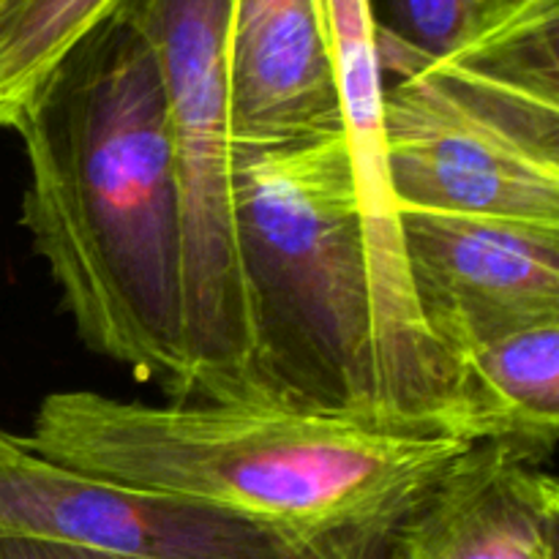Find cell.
I'll list each match as a JSON object with an SVG mask.
<instances>
[{
  "instance_id": "5bb4252c",
  "label": "cell",
  "mask_w": 559,
  "mask_h": 559,
  "mask_svg": "<svg viewBox=\"0 0 559 559\" xmlns=\"http://www.w3.org/2000/svg\"><path fill=\"white\" fill-rule=\"evenodd\" d=\"M11 440H14V435H9V431L0 429V445H5V442H11Z\"/></svg>"
},
{
  "instance_id": "5b68a950",
  "label": "cell",
  "mask_w": 559,
  "mask_h": 559,
  "mask_svg": "<svg viewBox=\"0 0 559 559\" xmlns=\"http://www.w3.org/2000/svg\"><path fill=\"white\" fill-rule=\"evenodd\" d=\"M126 9L156 55L178 183L186 374L173 402H271L235 222L229 0H140Z\"/></svg>"
},
{
  "instance_id": "4fadbf2b",
  "label": "cell",
  "mask_w": 559,
  "mask_h": 559,
  "mask_svg": "<svg viewBox=\"0 0 559 559\" xmlns=\"http://www.w3.org/2000/svg\"><path fill=\"white\" fill-rule=\"evenodd\" d=\"M0 559H109L93 551L74 549L66 544L36 538H3L0 535Z\"/></svg>"
},
{
  "instance_id": "8fae6325",
  "label": "cell",
  "mask_w": 559,
  "mask_h": 559,
  "mask_svg": "<svg viewBox=\"0 0 559 559\" xmlns=\"http://www.w3.org/2000/svg\"><path fill=\"white\" fill-rule=\"evenodd\" d=\"M129 0H0V129L14 131L63 66Z\"/></svg>"
},
{
  "instance_id": "52a82bcc",
  "label": "cell",
  "mask_w": 559,
  "mask_h": 559,
  "mask_svg": "<svg viewBox=\"0 0 559 559\" xmlns=\"http://www.w3.org/2000/svg\"><path fill=\"white\" fill-rule=\"evenodd\" d=\"M399 229L415 306L451 374L491 338L559 320V233L413 207Z\"/></svg>"
},
{
  "instance_id": "7c38bea8",
  "label": "cell",
  "mask_w": 559,
  "mask_h": 559,
  "mask_svg": "<svg viewBox=\"0 0 559 559\" xmlns=\"http://www.w3.org/2000/svg\"><path fill=\"white\" fill-rule=\"evenodd\" d=\"M497 0H388L380 31L424 58H445L475 36Z\"/></svg>"
},
{
  "instance_id": "9c48e42d",
  "label": "cell",
  "mask_w": 559,
  "mask_h": 559,
  "mask_svg": "<svg viewBox=\"0 0 559 559\" xmlns=\"http://www.w3.org/2000/svg\"><path fill=\"white\" fill-rule=\"evenodd\" d=\"M227 82L238 153L342 131L314 0H229Z\"/></svg>"
},
{
  "instance_id": "6da1fadb",
  "label": "cell",
  "mask_w": 559,
  "mask_h": 559,
  "mask_svg": "<svg viewBox=\"0 0 559 559\" xmlns=\"http://www.w3.org/2000/svg\"><path fill=\"white\" fill-rule=\"evenodd\" d=\"M36 456L229 513L300 559H385L393 535L467 442L440 429L284 402L142 404L49 393Z\"/></svg>"
},
{
  "instance_id": "277c9868",
  "label": "cell",
  "mask_w": 559,
  "mask_h": 559,
  "mask_svg": "<svg viewBox=\"0 0 559 559\" xmlns=\"http://www.w3.org/2000/svg\"><path fill=\"white\" fill-rule=\"evenodd\" d=\"M235 222L267 399L377 418L369 240L344 131L238 153Z\"/></svg>"
},
{
  "instance_id": "ba28073f",
  "label": "cell",
  "mask_w": 559,
  "mask_h": 559,
  "mask_svg": "<svg viewBox=\"0 0 559 559\" xmlns=\"http://www.w3.org/2000/svg\"><path fill=\"white\" fill-rule=\"evenodd\" d=\"M385 559H559V486L540 459L473 445L431 486Z\"/></svg>"
},
{
  "instance_id": "30bf717a",
  "label": "cell",
  "mask_w": 559,
  "mask_h": 559,
  "mask_svg": "<svg viewBox=\"0 0 559 559\" xmlns=\"http://www.w3.org/2000/svg\"><path fill=\"white\" fill-rule=\"evenodd\" d=\"M445 431L467 445H511L535 459L559 435V320L497 336L453 369Z\"/></svg>"
},
{
  "instance_id": "3957f363",
  "label": "cell",
  "mask_w": 559,
  "mask_h": 559,
  "mask_svg": "<svg viewBox=\"0 0 559 559\" xmlns=\"http://www.w3.org/2000/svg\"><path fill=\"white\" fill-rule=\"evenodd\" d=\"M399 211L559 233L557 0H500L464 47L424 58L380 31Z\"/></svg>"
},
{
  "instance_id": "7a4b0ae2",
  "label": "cell",
  "mask_w": 559,
  "mask_h": 559,
  "mask_svg": "<svg viewBox=\"0 0 559 559\" xmlns=\"http://www.w3.org/2000/svg\"><path fill=\"white\" fill-rule=\"evenodd\" d=\"M14 131L22 227L87 349L178 399L183 235L156 55L129 11L98 31Z\"/></svg>"
},
{
  "instance_id": "8992f818",
  "label": "cell",
  "mask_w": 559,
  "mask_h": 559,
  "mask_svg": "<svg viewBox=\"0 0 559 559\" xmlns=\"http://www.w3.org/2000/svg\"><path fill=\"white\" fill-rule=\"evenodd\" d=\"M0 535L109 559H300L229 513L58 467L25 437L0 445Z\"/></svg>"
}]
</instances>
